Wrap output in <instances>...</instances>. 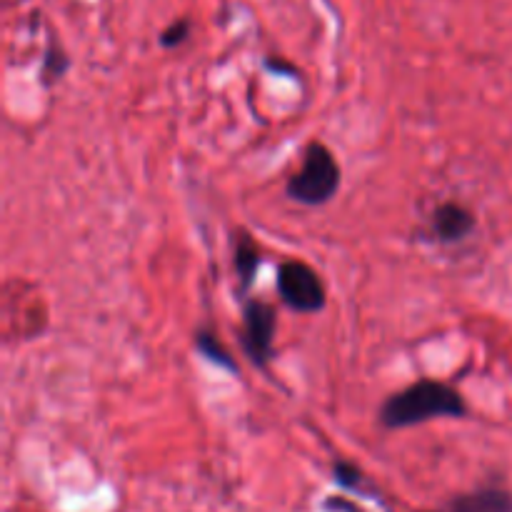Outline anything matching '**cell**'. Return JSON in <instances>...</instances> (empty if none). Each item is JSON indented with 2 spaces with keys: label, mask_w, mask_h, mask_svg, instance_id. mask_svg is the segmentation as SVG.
Wrapping results in <instances>:
<instances>
[{
  "label": "cell",
  "mask_w": 512,
  "mask_h": 512,
  "mask_svg": "<svg viewBox=\"0 0 512 512\" xmlns=\"http://www.w3.org/2000/svg\"><path fill=\"white\" fill-rule=\"evenodd\" d=\"M465 415L468 405L458 390L440 380H418L385 400L380 408V423L390 430H400L430 420L465 418Z\"/></svg>",
  "instance_id": "obj_1"
},
{
  "label": "cell",
  "mask_w": 512,
  "mask_h": 512,
  "mask_svg": "<svg viewBox=\"0 0 512 512\" xmlns=\"http://www.w3.org/2000/svg\"><path fill=\"white\" fill-rule=\"evenodd\" d=\"M280 300L295 313H320L325 308V285L310 265L285 260L278 268Z\"/></svg>",
  "instance_id": "obj_3"
},
{
  "label": "cell",
  "mask_w": 512,
  "mask_h": 512,
  "mask_svg": "<svg viewBox=\"0 0 512 512\" xmlns=\"http://www.w3.org/2000/svg\"><path fill=\"white\" fill-rule=\"evenodd\" d=\"M340 168L335 155L323 143H310L305 148L303 165L288 180V195L303 205H323L338 193Z\"/></svg>",
  "instance_id": "obj_2"
},
{
  "label": "cell",
  "mask_w": 512,
  "mask_h": 512,
  "mask_svg": "<svg viewBox=\"0 0 512 512\" xmlns=\"http://www.w3.org/2000/svg\"><path fill=\"white\" fill-rule=\"evenodd\" d=\"M195 348H198V353L203 355L205 360H210V363L220 365V368L230 370V373H235V370H238L235 360L230 358L228 350L220 345V340L215 338L210 330H198V335H195Z\"/></svg>",
  "instance_id": "obj_8"
},
{
  "label": "cell",
  "mask_w": 512,
  "mask_h": 512,
  "mask_svg": "<svg viewBox=\"0 0 512 512\" xmlns=\"http://www.w3.org/2000/svg\"><path fill=\"white\" fill-rule=\"evenodd\" d=\"M275 325H278V315L273 305L265 300H245L240 343L250 363L258 368H265L273 360Z\"/></svg>",
  "instance_id": "obj_4"
},
{
  "label": "cell",
  "mask_w": 512,
  "mask_h": 512,
  "mask_svg": "<svg viewBox=\"0 0 512 512\" xmlns=\"http://www.w3.org/2000/svg\"><path fill=\"white\" fill-rule=\"evenodd\" d=\"M435 512H512V498L505 490H478V493L460 495L443 510Z\"/></svg>",
  "instance_id": "obj_6"
},
{
  "label": "cell",
  "mask_w": 512,
  "mask_h": 512,
  "mask_svg": "<svg viewBox=\"0 0 512 512\" xmlns=\"http://www.w3.org/2000/svg\"><path fill=\"white\" fill-rule=\"evenodd\" d=\"M430 230L440 243H460L475 230V215L460 203H443L430 218Z\"/></svg>",
  "instance_id": "obj_5"
},
{
  "label": "cell",
  "mask_w": 512,
  "mask_h": 512,
  "mask_svg": "<svg viewBox=\"0 0 512 512\" xmlns=\"http://www.w3.org/2000/svg\"><path fill=\"white\" fill-rule=\"evenodd\" d=\"M260 268V248L253 238H250L248 230H240L235 235V273H238L240 290L248 293L250 285L255 283V275Z\"/></svg>",
  "instance_id": "obj_7"
},
{
  "label": "cell",
  "mask_w": 512,
  "mask_h": 512,
  "mask_svg": "<svg viewBox=\"0 0 512 512\" xmlns=\"http://www.w3.org/2000/svg\"><path fill=\"white\" fill-rule=\"evenodd\" d=\"M190 35V20L188 18H180L175 23H170L168 28L160 33V45L163 48H178L180 43H185Z\"/></svg>",
  "instance_id": "obj_9"
}]
</instances>
